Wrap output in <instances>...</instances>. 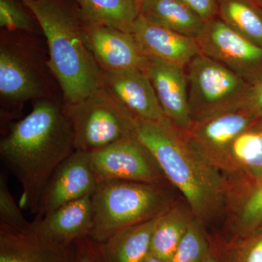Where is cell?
<instances>
[{"label": "cell", "mask_w": 262, "mask_h": 262, "mask_svg": "<svg viewBox=\"0 0 262 262\" xmlns=\"http://www.w3.org/2000/svg\"><path fill=\"white\" fill-rule=\"evenodd\" d=\"M80 18L84 41L104 73L135 70L146 72L149 59L130 33Z\"/></svg>", "instance_id": "9"}, {"label": "cell", "mask_w": 262, "mask_h": 262, "mask_svg": "<svg viewBox=\"0 0 262 262\" xmlns=\"http://www.w3.org/2000/svg\"><path fill=\"white\" fill-rule=\"evenodd\" d=\"M32 224L38 234L51 242L62 246L75 244L89 237L94 229L92 196L67 203Z\"/></svg>", "instance_id": "17"}, {"label": "cell", "mask_w": 262, "mask_h": 262, "mask_svg": "<svg viewBox=\"0 0 262 262\" xmlns=\"http://www.w3.org/2000/svg\"><path fill=\"white\" fill-rule=\"evenodd\" d=\"M0 262H78L75 244L62 246L38 234L32 227L0 225Z\"/></svg>", "instance_id": "13"}, {"label": "cell", "mask_w": 262, "mask_h": 262, "mask_svg": "<svg viewBox=\"0 0 262 262\" xmlns=\"http://www.w3.org/2000/svg\"><path fill=\"white\" fill-rule=\"evenodd\" d=\"M48 43V68L56 77L63 104H74L104 85V72L84 41L82 20L61 0L27 3Z\"/></svg>", "instance_id": "2"}, {"label": "cell", "mask_w": 262, "mask_h": 262, "mask_svg": "<svg viewBox=\"0 0 262 262\" xmlns=\"http://www.w3.org/2000/svg\"><path fill=\"white\" fill-rule=\"evenodd\" d=\"M44 77L23 48L2 39L0 46V95L9 104L49 98Z\"/></svg>", "instance_id": "11"}, {"label": "cell", "mask_w": 262, "mask_h": 262, "mask_svg": "<svg viewBox=\"0 0 262 262\" xmlns=\"http://www.w3.org/2000/svg\"><path fill=\"white\" fill-rule=\"evenodd\" d=\"M98 183L90 153L75 150L56 169L45 186L34 220L70 202L92 196Z\"/></svg>", "instance_id": "10"}, {"label": "cell", "mask_w": 262, "mask_h": 262, "mask_svg": "<svg viewBox=\"0 0 262 262\" xmlns=\"http://www.w3.org/2000/svg\"><path fill=\"white\" fill-rule=\"evenodd\" d=\"M255 1H256L260 6L262 7V0H255Z\"/></svg>", "instance_id": "35"}, {"label": "cell", "mask_w": 262, "mask_h": 262, "mask_svg": "<svg viewBox=\"0 0 262 262\" xmlns=\"http://www.w3.org/2000/svg\"><path fill=\"white\" fill-rule=\"evenodd\" d=\"M140 13L152 23L195 39L206 24L181 0H141Z\"/></svg>", "instance_id": "18"}, {"label": "cell", "mask_w": 262, "mask_h": 262, "mask_svg": "<svg viewBox=\"0 0 262 262\" xmlns=\"http://www.w3.org/2000/svg\"><path fill=\"white\" fill-rule=\"evenodd\" d=\"M218 17L229 27L262 47V10L255 0H215Z\"/></svg>", "instance_id": "21"}, {"label": "cell", "mask_w": 262, "mask_h": 262, "mask_svg": "<svg viewBox=\"0 0 262 262\" xmlns=\"http://www.w3.org/2000/svg\"><path fill=\"white\" fill-rule=\"evenodd\" d=\"M104 87L134 117L163 125L172 123L164 113L145 71L104 73Z\"/></svg>", "instance_id": "15"}, {"label": "cell", "mask_w": 262, "mask_h": 262, "mask_svg": "<svg viewBox=\"0 0 262 262\" xmlns=\"http://www.w3.org/2000/svg\"><path fill=\"white\" fill-rule=\"evenodd\" d=\"M146 73L168 120L182 132L189 130L193 120L185 69L149 60Z\"/></svg>", "instance_id": "16"}, {"label": "cell", "mask_w": 262, "mask_h": 262, "mask_svg": "<svg viewBox=\"0 0 262 262\" xmlns=\"http://www.w3.org/2000/svg\"><path fill=\"white\" fill-rule=\"evenodd\" d=\"M0 225L20 229L32 225V222L24 217L21 208L15 203L8 187V179L3 172L0 174Z\"/></svg>", "instance_id": "25"}, {"label": "cell", "mask_w": 262, "mask_h": 262, "mask_svg": "<svg viewBox=\"0 0 262 262\" xmlns=\"http://www.w3.org/2000/svg\"><path fill=\"white\" fill-rule=\"evenodd\" d=\"M139 1H140V3H141V0H139Z\"/></svg>", "instance_id": "36"}, {"label": "cell", "mask_w": 262, "mask_h": 262, "mask_svg": "<svg viewBox=\"0 0 262 262\" xmlns=\"http://www.w3.org/2000/svg\"><path fill=\"white\" fill-rule=\"evenodd\" d=\"M260 117L246 106L193 122L182 132L186 140L201 154H224L234 139Z\"/></svg>", "instance_id": "14"}, {"label": "cell", "mask_w": 262, "mask_h": 262, "mask_svg": "<svg viewBox=\"0 0 262 262\" xmlns=\"http://www.w3.org/2000/svg\"><path fill=\"white\" fill-rule=\"evenodd\" d=\"M241 222L244 230L254 234L262 229V180L253 189L245 203L241 213Z\"/></svg>", "instance_id": "27"}, {"label": "cell", "mask_w": 262, "mask_h": 262, "mask_svg": "<svg viewBox=\"0 0 262 262\" xmlns=\"http://www.w3.org/2000/svg\"><path fill=\"white\" fill-rule=\"evenodd\" d=\"M201 53L252 84L262 78V47L229 27L219 17L206 22L196 39Z\"/></svg>", "instance_id": "7"}, {"label": "cell", "mask_w": 262, "mask_h": 262, "mask_svg": "<svg viewBox=\"0 0 262 262\" xmlns=\"http://www.w3.org/2000/svg\"><path fill=\"white\" fill-rule=\"evenodd\" d=\"M134 136L162 173L182 192L194 213L200 216L206 214L218 198L220 182L203 155L173 124L163 125L136 117Z\"/></svg>", "instance_id": "3"}, {"label": "cell", "mask_w": 262, "mask_h": 262, "mask_svg": "<svg viewBox=\"0 0 262 262\" xmlns=\"http://www.w3.org/2000/svg\"><path fill=\"white\" fill-rule=\"evenodd\" d=\"M189 224L178 210L165 211L155 225L151 237V253L165 261H170Z\"/></svg>", "instance_id": "23"}, {"label": "cell", "mask_w": 262, "mask_h": 262, "mask_svg": "<svg viewBox=\"0 0 262 262\" xmlns=\"http://www.w3.org/2000/svg\"><path fill=\"white\" fill-rule=\"evenodd\" d=\"M205 22L218 17L215 0H181Z\"/></svg>", "instance_id": "30"}, {"label": "cell", "mask_w": 262, "mask_h": 262, "mask_svg": "<svg viewBox=\"0 0 262 262\" xmlns=\"http://www.w3.org/2000/svg\"><path fill=\"white\" fill-rule=\"evenodd\" d=\"M75 151L63 105L36 100L30 113L0 141V156L22 187L20 208L34 215L43 189L56 169Z\"/></svg>", "instance_id": "1"}, {"label": "cell", "mask_w": 262, "mask_h": 262, "mask_svg": "<svg viewBox=\"0 0 262 262\" xmlns=\"http://www.w3.org/2000/svg\"><path fill=\"white\" fill-rule=\"evenodd\" d=\"M77 151L92 153L134 135L136 117L101 88L74 104H63Z\"/></svg>", "instance_id": "5"}, {"label": "cell", "mask_w": 262, "mask_h": 262, "mask_svg": "<svg viewBox=\"0 0 262 262\" xmlns=\"http://www.w3.org/2000/svg\"><path fill=\"white\" fill-rule=\"evenodd\" d=\"M246 106L262 118V78L251 84Z\"/></svg>", "instance_id": "31"}, {"label": "cell", "mask_w": 262, "mask_h": 262, "mask_svg": "<svg viewBox=\"0 0 262 262\" xmlns=\"http://www.w3.org/2000/svg\"><path fill=\"white\" fill-rule=\"evenodd\" d=\"M158 185L122 180L98 182L92 195L94 226L89 237L102 244L117 232L168 211Z\"/></svg>", "instance_id": "4"}, {"label": "cell", "mask_w": 262, "mask_h": 262, "mask_svg": "<svg viewBox=\"0 0 262 262\" xmlns=\"http://www.w3.org/2000/svg\"><path fill=\"white\" fill-rule=\"evenodd\" d=\"M208 244L196 224L189 223L169 262H203L208 257Z\"/></svg>", "instance_id": "24"}, {"label": "cell", "mask_w": 262, "mask_h": 262, "mask_svg": "<svg viewBox=\"0 0 262 262\" xmlns=\"http://www.w3.org/2000/svg\"><path fill=\"white\" fill-rule=\"evenodd\" d=\"M160 216L123 229L101 244L106 261H144L151 253L153 231Z\"/></svg>", "instance_id": "19"}, {"label": "cell", "mask_w": 262, "mask_h": 262, "mask_svg": "<svg viewBox=\"0 0 262 262\" xmlns=\"http://www.w3.org/2000/svg\"><path fill=\"white\" fill-rule=\"evenodd\" d=\"M227 154L253 178L262 180V118L234 139Z\"/></svg>", "instance_id": "22"}, {"label": "cell", "mask_w": 262, "mask_h": 262, "mask_svg": "<svg viewBox=\"0 0 262 262\" xmlns=\"http://www.w3.org/2000/svg\"><path fill=\"white\" fill-rule=\"evenodd\" d=\"M82 18L130 33L140 15L139 0H75Z\"/></svg>", "instance_id": "20"}, {"label": "cell", "mask_w": 262, "mask_h": 262, "mask_svg": "<svg viewBox=\"0 0 262 262\" xmlns=\"http://www.w3.org/2000/svg\"><path fill=\"white\" fill-rule=\"evenodd\" d=\"M193 122L244 107L251 84L203 53L185 68Z\"/></svg>", "instance_id": "6"}, {"label": "cell", "mask_w": 262, "mask_h": 262, "mask_svg": "<svg viewBox=\"0 0 262 262\" xmlns=\"http://www.w3.org/2000/svg\"><path fill=\"white\" fill-rule=\"evenodd\" d=\"M98 182L122 180L159 184L163 176L152 157L135 136L90 153Z\"/></svg>", "instance_id": "8"}, {"label": "cell", "mask_w": 262, "mask_h": 262, "mask_svg": "<svg viewBox=\"0 0 262 262\" xmlns=\"http://www.w3.org/2000/svg\"><path fill=\"white\" fill-rule=\"evenodd\" d=\"M143 262H168L166 261H165V260L162 259V258H160L159 257H158V256H155V255L152 254V253H150L149 256H147L145 258V260H144Z\"/></svg>", "instance_id": "32"}, {"label": "cell", "mask_w": 262, "mask_h": 262, "mask_svg": "<svg viewBox=\"0 0 262 262\" xmlns=\"http://www.w3.org/2000/svg\"><path fill=\"white\" fill-rule=\"evenodd\" d=\"M203 262H216V261H215V258L208 256Z\"/></svg>", "instance_id": "33"}, {"label": "cell", "mask_w": 262, "mask_h": 262, "mask_svg": "<svg viewBox=\"0 0 262 262\" xmlns=\"http://www.w3.org/2000/svg\"><path fill=\"white\" fill-rule=\"evenodd\" d=\"M0 26L10 31L33 32V20L15 0H0Z\"/></svg>", "instance_id": "26"}, {"label": "cell", "mask_w": 262, "mask_h": 262, "mask_svg": "<svg viewBox=\"0 0 262 262\" xmlns=\"http://www.w3.org/2000/svg\"><path fill=\"white\" fill-rule=\"evenodd\" d=\"M130 34L146 58L185 69L201 51L195 38L146 20L140 14Z\"/></svg>", "instance_id": "12"}, {"label": "cell", "mask_w": 262, "mask_h": 262, "mask_svg": "<svg viewBox=\"0 0 262 262\" xmlns=\"http://www.w3.org/2000/svg\"><path fill=\"white\" fill-rule=\"evenodd\" d=\"M78 262H106L101 244L89 237L78 239L75 243Z\"/></svg>", "instance_id": "28"}, {"label": "cell", "mask_w": 262, "mask_h": 262, "mask_svg": "<svg viewBox=\"0 0 262 262\" xmlns=\"http://www.w3.org/2000/svg\"><path fill=\"white\" fill-rule=\"evenodd\" d=\"M23 2L24 5H27V3H30V2L36 1V0H21Z\"/></svg>", "instance_id": "34"}, {"label": "cell", "mask_w": 262, "mask_h": 262, "mask_svg": "<svg viewBox=\"0 0 262 262\" xmlns=\"http://www.w3.org/2000/svg\"><path fill=\"white\" fill-rule=\"evenodd\" d=\"M237 262H262V230L253 234L241 247Z\"/></svg>", "instance_id": "29"}]
</instances>
